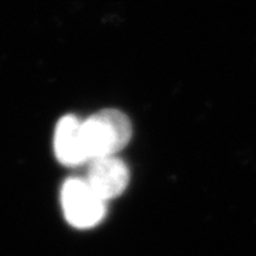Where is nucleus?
<instances>
[{
	"label": "nucleus",
	"mask_w": 256,
	"mask_h": 256,
	"mask_svg": "<svg viewBox=\"0 0 256 256\" xmlns=\"http://www.w3.org/2000/svg\"><path fill=\"white\" fill-rule=\"evenodd\" d=\"M60 203L66 220L75 228H92L101 222L106 214V200L86 179H68L60 191Z\"/></svg>",
	"instance_id": "2"
},
{
	"label": "nucleus",
	"mask_w": 256,
	"mask_h": 256,
	"mask_svg": "<svg viewBox=\"0 0 256 256\" xmlns=\"http://www.w3.org/2000/svg\"><path fill=\"white\" fill-rule=\"evenodd\" d=\"M86 180L102 200H107L124 191L130 172L124 162L114 156H102L92 160Z\"/></svg>",
	"instance_id": "3"
},
{
	"label": "nucleus",
	"mask_w": 256,
	"mask_h": 256,
	"mask_svg": "<svg viewBox=\"0 0 256 256\" xmlns=\"http://www.w3.org/2000/svg\"><path fill=\"white\" fill-rule=\"evenodd\" d=\"M81 126V121L74 115H66L57 124L54 146L57 159L63 165L78 166L88 162Z\"/></svg>",
	"instance_id": "4"
},
{
	"label": "nucleus",
	"mask_w": 256,
	"mask_h": 256,
	"mask_svg": "<svg viewBox=\"0 0 256 256\" xmlns=\"http://www.w3.org/2000/svg\"><path fill=\"white\" fill-rule=\"evenodd\" d=\"M83 146L88 162L114 156L130 142L132 124L118 110H104L89 116L81 126Z\"/></svg>",
	"instance_id": "1"
}]
</instances>
